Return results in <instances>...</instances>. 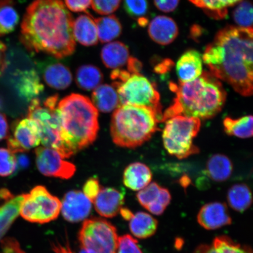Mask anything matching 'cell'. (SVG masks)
Listing matches in <instances>:
<instances>
[{
	"label": "cell",
	"instance_id": "obj_22",
	"mask_svg": "<svg viewBox=\"0 0 253 253\" xmlns=\"http://www.w3.org/2000/svg\"><path fill=\"white\" fill-rule=\"evenodd\" d=\"M43 79L49 87L57 90L66 89L73 80L70 69L60 62L47 65L43 71Z\"/></svg>",
	"mask_w": 253,
	"mask_h": 253
},
{
	"label": "cell",
	"instance_id": "obj_23",
	"mask_svg": "<svg viewBox=\"0 0 253 253\" xmlns=\"http://www.w3.org/2000/svg\"><path fill=\"white\" fill-rule=\"evenodd\" d=\"M91 99L94 107L102 113L112 112L120 106L118 91L112 85H100L95 88Z\"/></svg>",
	"mask_w": 253,
	"mask_h": 253
},
{
	"label": "cell",
	"instance_id": "obj_39",
	"mask_svg": "<svg viewBox=\"0 0 253 253\" xmlns=\"http://www.w3.org/2000/svg\"><path fill=\"white\" fill-rule=\"evenodd\" d=\"M115 253H142L137 240L129 235L119 237Z\"/></svg>",
	"mask_w": 253,
	"mask_h": 253
},
{
	"label": "cell",
	"instance_id": "obj_4",
	"mask_svg": "<svg viewBox=\"0 0 253 253\" xmlns=\"http://www.w3.org/2000/svg\"><path fill=\"white\" fill-rule=\"evenodd\" d=\"M63 142L74 155L96 140L99 130V112L91 101L72 93L58 104Z\"/></svg>",
	"mask_w": 253,
	"mask_h": 253
},
{
	"label": "cell",
	"instance_id": "obj_16",
	"mask_svg": "<svg viewBox=\"0 0 253 253\" xmlns=\"http://www.w3.org/2000/svg\"><path fill=\"white\" fill-rule=\"evenodd\" d=\"M124 202V195L119 190L105 188L101 189L93 203L101 216L112 218L118 214Z\"/></svg>",
	"mask_w": 253,
	"mask_h": 253
},
{
	"label": "cell",
	"instance_id": "obj_25",
	"mask_svg": "<svg viewBox=\"0 0 253 253\" xmlns=\"http://www.w3.org/2000/svg\"><path fill=\"white\" fill-rule=\"evenodd\" d=\"M206 172L217 182L227 181L232 175L233 167L232 161L225 155L214 154L208 160Z\"/></svg>",
	"mask_w": 253,
	"mask_h": 253
},
{
	"label": "cell",
	"instance_id": "obj_17",
	"mask_svg": "<svg viewBox=\"0 0 253 253\" xmlns=\"http://www.w3.org/2000/svg\"><path fill=\"white\" fill-rule=\"evenodd\" d=\"M152 40L161 45L171 43L179 34L178 25L171 18L159 15L150 22L148 29Z\"/></svg>",
	"mask_w": 253,
	"mask_h": 253
},
{
	"label": "cell",
	"instance_id": "obj_38",
	"mask_svg": "<svg viewBox=\"0 0 253 253\" xmlns=\"http://www.w3.org/2000/svg\"><path fill=\"white\" fill-rule=\"evenodd\" d=\"M121 2L122 0H91V5L96 13L106 15L117 11Z\"/></svg>",
	"mask_w": 253,
	"mask_h": 253
},
{
	"label": "cell",
	"instance_id": "obj_15",
	"mask_svg": "<svg viewBox=\"0 0 253 253\" xmlns=\"http://www.w3.org/2000/svg\"><path fill=\"white\" fill-rule=\"evenodd\" d=\"M198 222L207 230H216L232 224V219L225 204L211 202L205 205L199 211Z\"/></svg>",
	"mask_w": 253,
	"mask_h": 253
},
{
	"label": "cell",
	"instance_id": "obj_27",
	"mask_svg": "<svg viewBox=\"0 0 253 253\" xmlns=\"http://www.w3.org/2000/svg\"><path fill=\"white\" fill-rule=\"evenodd\" d=\"M98 39L102 43L110 42L120 36L122 33V25L116 16L111 15L94 19Z\"/></svg>",
	"mask_w": 253,
	"mask_h": 253
},
{
	"label": "cell",
	"instance_id": "obj_11",
	"mask_svg": "<svg viewBox=\"0 0 253 253\" xmlns=\"http://www.w3.org/2000/svg\"><path fill=\"white\" fill-rule=\"evenodd\" d=\"M40 143V129L34 120L30 118L17 120L12 125L7 137L8 149L11 153H23L39 146Z\"/></svg>",
	"mask_w": 253,
	"mask_h": 253
},
{
	"label": "cell",
	"instance_id": "obj_52",
	"mask_svg": "<svg viewBox=\"0 0 253 253\" xmlns=\"http://www.w3.org/2000/svg\"><path fill=\"white\" fill-rule=\"evenodd\" d=\"M17 166H20L22 169L27 167L29 164V160L27 157L21 155L17 158Z\"/></svg>",
	"mask_w": 253,
	"mask_h": 253
},
{
	"label": "cell",
	"instance_id": "obj_32",
	"mask_svg": "<svg viewBox=\"0 0 253 253\" xmlns=\"http://www.w3.org/2000/svg\"><path fill=\"white\" fill-rule=\"evenodd\" d=\"M43 88L39 75L33 69L24 72L18 84L19 92L28 101L36 99L43 90Z\"/></svg>",
	"mask_w": 253,
	"mask_h": 253
},
{
	"label": "cell",
	"instance_id": "obj_55",
	"mask_svg": "<svg viewBox=\"0 0 253 253\" xmlns=\"http://www.w3.org/2000/svg\"><path fill=\"white\" fill-rule=\"evenodd\" d=\"M79 253H95L92 251H91V250H88L87 249H85L84 248H81L80 252H79Z\"/></svg>",
	"mask_w": 253,
	"mask_h": 253
},
{
	"label": "cell",
	"instance_id": "obj_31",
	"mask_svg": "<svg viewBox=\"0 0 253 253\" xmlns=\"http://www.w3.org/2000/svg\"><path fill=\"white\" fill-rule=\"evenodd\" d=\"M23 199L24 194L14 197L0 208V240L18 216Z\"/></svg>",
	"mask_w": 253,
	"mask_h": 253
},
{
	"label": "cell",
	"instance_id": "obj_29",
	"mask_svg": "<svg viewBox=\"0 0 253 253\" xmlns=\"http://www.w3.org/2000/svg\"><path fill=\"white\" fill-rule=\"evenodd\" d=\"M20 21L14 0H0V37L13 32Z\"/></svg>",
	"mask_w": 253,
	"mask_h": 253
},
{
	"label": "cell",
	"instance_id": "obj_10",
	"mask_svg": "<svg viewBox=\"0 0 253 253\" xmlns=\"http://www.w3.org/2000/svg\"><path fill=\"white\" fill-rule=\"evenodd\" d=\"M78 237L81 248L95 253H115L119 239L116 227L98 217L84 221Z\"/></svg>",
	"mask_w": 253,
	"mask_h": 253
},
{
	"label": "cell",
	"instance_id": "obj_48",
	"mask_svg": "<svg viewBox=\"0 0 253 253\" xmlns=\"http://www.w3.org/2000/svg\"><path fill=\"white\" fill-rule=\"evenodd\" d=\"M6 50H7V46L2 41L0 40V76L3 74L7 67Z\"/></svg>",
	"mask_w": 253,
	"mask_h": 253
},
{
	"label": "cell",
	"instance_id": "obj_26",
	"mask_svg": "<svg viewBox=\"0 0 253 253\" xmlns=\"http://www.w3.org/2000/svg\"><path fill=\"white\" fill-rule=\"evenodd\" d=\"M129 221V230L138 239H147L157 232L158 221L147 213L139 211Z\"/></svg>",
	"mask_w": 253,
	"mask_h": 253
},
{
	"label": "cell",
	"instance_id": "obj_44",
	"mask_svg": "<svg viewBox=\"0 0 253 253\" xmlns=\"http://www.w3.org/2000/svg\"><path fill=\"white\" fill-rule=\"evenodd\" d=\"M126 64H127V71L131 74H140L142 69V64L138 59L133 56H129Z\"/></svg>",
	"mask_w": 253,
	"mask_h": 253
},
{
	"label": "cell",
	"instance_id": "obj_47",
	"mask_svg": "<svg viewBox=\"0 0 253 253\" xmlns=\"http://www.w3.org/2000/svg\"><path fill=\"white\" fill-rule=\"evenodd\" d=\"M9 125L4 114L0 113V141L7 138L9 135Z\"/></svg>",
	"mask_w": 253,
	"mask_h": 253
},
{
	"label": "cell",
	"instance_id": "obj_54",
	"mask_svg": "<svg viewBox=\"0 0 253 253\" xmlns=\"http://www.w3.org/2000/svg\"><path fill=\"white\" fill-rule=\"evenodd\" d=\"M138 24L142 27H144L148 24V20L147 18L141 17L138 19Z\"/></svg>",
	"mask_w": 253,
	"mask_h": 253
},
{
	"label": "cell",
	"instance_id": "obj_19",
	"mask_svg": "<svg viewBox=\"0 0 253 253\" xmlns=\"http://www.w3.org/2000/svg\"><path fill=\"white\" fill-rule=\"evenodd\" d=\"M73 34L75 40L85 46L97 45L98 35L94 19L90 14H81L73 24Z\"/></svg>",
	"mask_w": 253,
	"mask_h": 253
},
{
	"label": "cell",
	"instance_id": "obj_1",
	"mask_svg": "<svg viewBox=\"0 0 253 253\" xmlns=\"http://www.w3.org/2000/svg\"><path fill=\"white\" fill-rule=\"evenodd\" d=\"M73 24L62 0H34L22 21L20 40L31 52L65 58L75 51Z\"/></svg>",
	"mask_w": 253,
	"mask_h": 253
},
{
	"label": "cell",
	"instance_id": "obj_42",
	"mask_svg": "<svg viewBox=\"0 0 253 253\" xmlns=\"http://www.w3.org/2000/svg\"><path fill=\"white\" fill-rule=\"evenodd\" d=\"M69 10L74 12H86L91 5V0H65Z\"/></svg>",
	"mask_w": 253,
	"mask_h": 253
},
{
	"label": "cell",
	"instance_id": "obj_35",
	"mask_svg": "<svg viewBox=\"0 0 253 253\" xmlns=\"http://www.w3.org/2000/svg\"><path fill=\"white\" fill-rule=\"evenodd\" d=\"M233 17L239 27L253 28V6L249 1L240 2L233 11Z\"/></svg>",
	"mask_w": 253,
	"mask_h": 253
},
{
	"label": "cell",
	"instance_id": "obj_18",
	"mask_svg": "<svg viewBox=\"0 0 253 253\" xmlns=\"http://www.w3.org/2000/svg\"><path fill=\"white\" fill-rule=\"evenodd\" d=\"M176 71L179 82L195 80L203 72L202 55L197 50H188L177 61Z\"/></svg>",
	"mask_w": 253,
	"mask_h": 253
},
{
	"label": "cell",
	"instance_id": "obj_46",
	"mask_svg": "<svg viewBox=\"0 0 253 253\" xmlns=\"http://www.w3.org/2000/svg\"><path fill=\"white\" fill-rule=\"evenodd\" d=\"M173 66V62L169 59L163 60L155 66L154 70L157 74H163L169 71Z\"/></svg>",
	"mask_w": 253,
	"mask_h": 253
},
{
	"label": "cell",
	"instance_id": "obj_2",
	"mask_svg": "<svg viewBox=\"0 0 253 253\" xmlns=\"http://www.w3.org/2000/svg\"><path fill=\"white\" fill-rule=\"evenodd\" d=\"M253 28L229 25L206 47L202 61L218 79L243 96L253 94Z\"/></svg>",
	"mask_w": 253,
	"mask_h": 253
},
{
	"label": "cell",
	"instance_id": "obj_36",
	"mask_svg": "<svg viewBox=\"0 0 253 253\" xmlns=\"http://www.w3.org/2000/svg\"><path fill=\"white\" fill-rule=\"evenodd\" d=\"M17 169V158L8 149L0 148V176L12 175Z\"/></svg>",
	"mask_w": 253,
	"mask_h": 253
},
{
	"label": "cell",
	"instance_id": "obj_9",
	"mask_svg": "<svg viewBox=\"0 0 253 253\" xmlns=\"http://www.w3.org/2000/svg\"><path fill=\"white\" fill-rule=\"evenodd\" d=\"M61 210V202L43 186H37L24 194L20 213L25 220L44 224L55 220Z\"/></svg>",
	"mask_w": 253,
	"mask_h": 253
},
{
	"label": "cell",
	"instance_id": "obj_7",
	"mask_svg": "<svg viewBox=\"0 0 253 253\" xmlns=\"http://www.w3.org/2000/svg\"><path fill=\"white\" fill-rule=\"evenodd\" d=\"M166 122L163 140L168 153L179 160L199 153V148L193 141L200 130V119L177 116Z\"/></svg>",
	"mask_w": 253,
	"mask_h": 253
},
{
	"label": "cell",
	"instance_id": "obj_3",
	"mask_svg": "<svg viewBox=\"0 0 253 253\" xmlns=\"http://www.w3.org/2000/svg\"><path fill=\"white\" fill-rule=\"evenodd\" d=\"M170 90L175 93L173 102L163 115L162 121L177 116L210 119L219 114L225 104L227 93L222 84L211 72L187 82H170Z\"/></svg>",
	"mask_w": 253,
	"mask_h": 253
},
{
	"label": "cell",
	"instance_id": "obj_12",
	"mask_svg": "<svg viewBox=\"0 0 253 253\" xmlns=\"http://www.w3.org/2000/svg\"><path fill=\"white\" fill-rule=\"evenodd\" d=\"M36 164L43 175L62 179L72 178L76 172L74 164L63 160L58 151L45 147L36 149Z\"/></svg>",
	"mask_w": 253,
	"mask_h": 253
},
{
	"label": "cell",
	"instance_id": "obj_50",
	"mask_svg": "<svg viewBox=\"0 0 253 253\" xmlns=\"http://www.w3.org/2000/svg\"><path fill=\"white\" fill-rule=\"evenodd\" d=\"M202 29L201 27L198 25H193L191 29V36L193 39L197 41L199 37L202 36Z\"/></svg>",
	"mask_w": 253,
	"mask_h": 253
},
{
	"label": "cell",
	"instance_id": "obj_34",
	"mask_svg": "<svg viewBox=\"0 0 253 253\" xmlns=\"http://www.w3.org/2000/svg\"><path fill=\"white\" fill-rule=\"evenodd\" d=\"M206 14L214 19H223L227 15V8L236 4L233 0H189Z\"/></svg>",
	"mask_w": 253,
	"mask_h": 253
},
{
	"label": "cell",
	"instance_id": "obj_57",
	"mask_svg": "<svg viewBox=\"0 0 253 253\" xmlns=\"http://www.w3.org/2000/svg\"><path fill=\"white\" fill-rule=\"evenodd\" d=\"M0 107H1V104H0Z\"/></svg>",
	"mask_w": 253,
	"mask_h": 253
},
{
	"label": "cell",
	"instance_id": "obj_49",
	"mask_svg": "<svg viewBox=\"0 0 253 253\" xmlns=\"http://www.w3.org/2000/svg\"><path fill=\"white\" fill-rule=\"evenodd\" d=\"M52 247L55 253H74L68 243L65 245H61L59 243H52Z\"/></svg>",
	"mask_w": 253,
	"mask_h": 253
},
{
	"label": "cell",
	"instance_id": "obj_21",
	"mask_svg": "<svg viewBox=\"0 0 253 253\" xmlns=\"http://www.w3.org/2000/svg\"><path fill=\"white\" fill-rule=\"evenodd\" d=\"M100 56L106 68L120 69L127 63L129 57L128 47L120 41L110 42L103 47Z\"/></svg>",
	"mask_w": 253,
	"mask_h": 253
},
{
	"label": "cell",
	"instance_id": "obj_40",
	"mask_svg": "<svg viewBox=\"0 0 253 253\" xmlns=\"http://www.w3.org/2000/svg\"><path fill=\"white\" fill-rule=\"evenodd\" d=\"M102 189L99 179L97 178H90L85 182L84 186V194L89 199L91 202L94 201L98 194Z\"/></svg>",
	"mask_w": 253,
	"mask_h": 253
},
{
	"label": "cell",
	"instance_id": "obj_33",
	"mask_svg": "<svg viewBox=\"0 0 253 253\" xmlns=\"http://www.w3.org/2000/svg\"><path fill=\"white\" fill-rule=\"evenodd\" d=\"M223 124L227 135L241 138H249L253 136V119L251 115L238 119L227 117L223 120Z\"/></svg>",
	"mask_w": 253,
	"mask_h": 253
},
{
	"label": "cell",
	"instance_id": "obj_53",
	"mask_svg": "<svg viewBox=\"0 0 253 253\" xmlns=\"http://www.w3.org/2000/svg\"><path fill=\"white\" fill-rule=\"evenodd\" d=\"M122 216L126 220H129L133 216L134 214L128 208H122L120 211Z\"/></svg>",
	"mask_w": 253,
	"mask_h": 253
},
{
	"label": "cell",
	"instance_id": "obj_37",
	"mask_svg": "<svg viewBox=\"0 0 253 253\" xmlns=\"http://www.w3.org/2000/svg\"><path fill=\"white\" fill-rule=\"evenodd\" d=\"M123 4L126 13L134 18L144 17L148 10L147 0H124Z\"/></svg>",
	"mask_w": 253,
	"mask_h": 253
},
{
	"label": "cell",
	"instance_id": "obj_45",
	"mask_svg": "<svg viewBox=\"0 0 253 253\" xmlns=\"http://www.w3.org/2000/svg\"><path fill=\"white\" fill-rule=\"evenodd\" d=\"M131 74L127 71L122 70L121 69H114L111 73L110 78L112 79L114 82H125L129 77Z\"/></svg>",
	"mask_w": 253,
	"mask_h": 253
},
{
	"label": "cell",
	"instance_id": "obj_14",
	"mask_svg": "<svg viewBox=\"0 0 253 253\" xmlns=\"http://www.w3.org/2000/svg\"><path fill=\"white\" fill-rule=\"evenodd\" d=\"M91 210V201L81 191L68 192L61 202L62 216L69 222L77 223L84 220Z\"/></svg>",
	"mask_w": 253,
	"mask_h": 253
},
{
	"label": "cell",
	"instance_id": "obj_6",
	"mask_svg": "<svg viewBox=\"0 0 253 253\" xmlns=\"http://www.w3.org/2000/svg\"><path fill=\"white\" fill-rule=\"evenodd\" d=\"M58 94L47 97L43 103L36 98L31 101L28 118L34 120L40 129L41 142L43 147L58 152L63 158L74 155L62 140L61 119L58 113Z\"/></svg>",
	"mask_w": 253,
	"mask_h": 253
},
{
	"label": "cell",
	"instance_id": "obj_56",
	"mask_svg": "<svg viewBox=\"0 0 253 253\" xmlns=\"http://www.w3.org/2000/svg\"><path fill=\"white\" fill-rule=\"evenodd\" d=\"M234 2H235L236 4L237 2L241 1V0H233Z\"/></svg>",
	"mask_w": 253,
	"mask_h": 253
},
{
	"label": "cell",
	"instance_id": "obj_13",
	"mask_svg": "<svg viewBox=\"0 0 253 253\" xmlns=\"http://www.w3.org/2000/svg\"><path fill=\"white\" fill-rule=\"evenodd\" d=\"M136 197L142 207L157 216L164 213L171 201L169 190L161 187L156 182L150 183L140 190Z\"/></svg>",
	"mask_w": 253,
	"mask_h": 253
},
{
	"label": "cell",
	"instance_id": "obj_28",
	"mask_svg": "<svg viewBox=\"0 0 253 253\" xmlns=\"http://www.w3.org/2000/svg\"><path fill=\"white\" fill-rule=\"evenodd\" d=\"M103 81V73L94 65H82L78 68L76 72V82L82 90H94L102 84Z\"/></svg>",
	"mask_w": 253,
	"mask_h": 253
},
{
	"label": "cell",
	"instance_id": "obj_5",
	"mask_svg": "<svg viewBox=\"0 0 253 253\" xmlns=\"http://www.w3.org/2000/svg\"><path fill=\"white\" fill-rule=\"evenodd\" d=\"M160 120L153 110L143 106L121 105L113 114L110 133L119 147L135 148L149 140Z\"/></svg>",
	"mask_w": 253,
	"mask_h": 253
},
{
	"label": "cell",
	"instance_id": "obj_8",
	"mask_svg": "<svg viewBox=\"0 0 253 253\" xmlns=\"http://www.w3.org/2000/svg\"><path fill=\"white\" fill-rule=\"evenodd\" d=\"M112 86L118 91L120 106H143L153 110L160 122L163 119V107L160 95L156 84L140 74H131L125 82H113Z\"/></svg>",
	"mask_w": 253,
	"mask_h": 253
},
{
	"label": "cell",
	"instance_id": "obj_51",
	"mask_svg": "<svg viewBox=\"0 0 253 253\" xmlns=\"http://www.w3.org/2000/svg\"><path fill=\"white\" fill-rule=\"evenodd\" d=\"M14 197V196L7 189L2 188L0 189V198L4 199L6 202L10 200Z\"/></svg>",
	"mask_w": 253,
	"mask_h": 253
},
{
	"label": "cell",
	"instance_id": "obj_30",
	"mask_svg": "<svg viewBox=\"0 0 253 253\" xmlns=\"http://www.w3.org/2000/svg\"><path fill=\"white\" fill-rule=\"evenodd\" d=\"M227 199L230 207L241 213L248 210L252 203L251 189L245 183L233 185L227 192Z\"/></svg>",
	"mask_w": 253,
	"mask_h": 253
},
{
	"label": "cell",
	"instance_id": "obj_43",
	"mask_svg": "<svg viewBox=\"0 0 253 253\" xmlns=\"http://www.w3.org/2000/svg\"><path fill=\"white\" fill-rule=\"evenodd\" d=\"M156 7L164 12H172L178 7L179 0H154Z\"/></svg>",
	"mask_w": 253,
	"mask_h": 253
},
{
	"label": "cell",
	"instance_id": "obj_20",
	"mask_svg": "<svg viewBox=\"0 0 253 253\" xmlns=\"http://www.w3.org/2000/svg\"><path fill=\"white\" fill-rule=\"evenodd\" d=\"M153 178L150 168L141 163H134L127 167L123 174V182L126 188L134 191L146 187Z\"/></svg>",
	"mask_w": 253,
	"mask_h": 253
},
{
	"label": "cell",
	"instance_id": "obj_24",
	"mask_svg": "<svg viewBox=\"0 0 253 253\" xmlns=\"http://www.w3.org/2000/svg\"><path fill=\"white\" fill-rule=\"evenodd\" d=\"M194 253H253L252 249L233 241L227 236H217L211 245H201Z\"/></svg>",
	"mask_w": 253,
	"mask_h": 253
},
{
	"label": "cell",
	"instance_id": "obj_41",
	"mask_svg": "<svg viewBox=\"0 0 253 253\" xmlns=\"http://www.w3.org/2000/svg\"><path fill=\"white\" fill-rule=\"evenodd\" d=\"M0 253H25L15 239L8 237L1 242Z\"/></svg>",
	"mask_w": 253,
	"mask_h": 253
}]
</instances>
